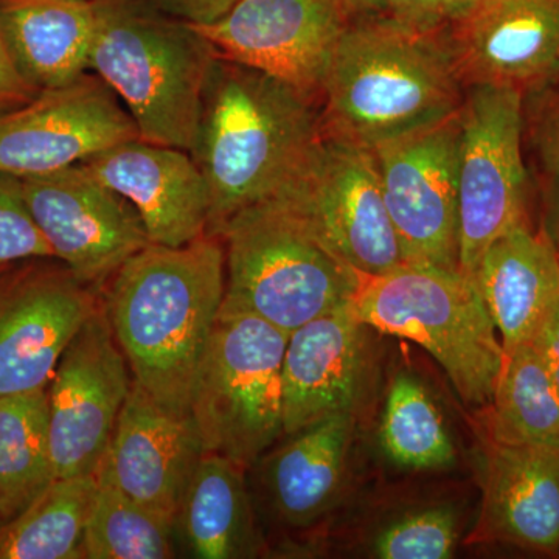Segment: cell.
Returning <instances> with one entry per match:
<instances>
[{"mask_svg": "<svg viewBox=\"0 0 559 559\" xmlns=\"http://www.w3.org/2000/svg\"><path fill=\"white\" fill-rule=\"evenodd\" d=\"M102 290L132 381L162 406L190 412L226 293V250L218 235L176 248L151 242Z\"/></svg>", "mask_w": 559, "mask_h": 559, "instance_id": "6da1fadb", "label": "cell"}, {"mask_svg": "<svg viewBox=\"0 0 559 559\" xmlns=\"http://www.w3.org/2000/svg\"><path fill=\"white\" fill-rule=\"evenodd\" d=\"M320 105L285 81L216 57L205 83L191 157L210 197L209 234L274 200L316 145Z\"/></svg>", "mask_w": 559, "mask_h": 559, "instance_id": "7a4b0ae2", "label": "cell"}, {"mask_svg": "<svg viewBox=\"0 0 559 559\" xmlns=\"http://www.w3.org/2000/svg\"><path fill=\"white\" fill-rule=\"evenodd\" d=\"M465 86L441 32L385 13L353 17L320 95V130L373 151L459 112Z\"/></svg>", "mask_w": 559, "mask_h": 559, "instance_id": "3957f363", "label": "cell"}, {"mask_svg": "<svg viewBox=\"0 0 559 559\" xmlns=\"http://www.w3.org/2000/svg\"><path fill=\"white\" fill-rule=\"evenodd\" d=\"M90 72L105 81L140 139L193 148L215 47L194 25L142 0H95Z\"/></svg>", "mask_w": 559, "mask_h": 559, "instance_id": "277c9868", "label": "cell"}, {"mask_svg": "<svg viewBox=\"0 0 559 559\" xmlns=\"http://www.w3.org/2000/svg\"><path fill=\"white\" fill-rule=\"evenodd\" d=\"M216 235L226 250L223 312L257 316L290 334L359 288L362 275L277 200L242 210Z\"/></svg>", "mask_w": 559, "mask_h": 559, "instance_id": "5b68a950", "label": "cell"}, {"mask_svg": "<svg viewBox=\"0 0 559 559\" xmlns=\"http://www.w3.org/2000/svg\"><path fill=\"white\" fill-rule=\"evenodd\" d=\"M352 305L377 333L425 348L466 404L491 403L503 364L502 342L469 275L403 264L373 277L362 275Z\"/></svg>", "mask_w": 559, "mask_h": 559, "instance_id": "8992f818", "label": "cell"}, {"mask_svg": "<svg viewBox=\"0 0 559 559\" xmlns=\"http://www.w3.org/2000/svg\"><path fill=\"white\" fill-rule=\"evenodd\" d=\"M288 337L257 316L219 312L190 399L204 452L249 469L285 436L283 359Z\"/></svg>", "mask_w": 559, "mask_h": 559, "instance_id": "52a82bcc", "label": "cell"}, {"mask_svg": "<svg viewBox=\"0 0 559 559\" xmlns=\"http://www.w3.org/2000/svg\"><path fill=\"white\" fill-rule=\"evenodd\" d=\"M457 197L459 266L471 277L492 241L532 223L521 91L465 87L459 109Z\"/></svg>", "mask_w": 559, "mask_h": 559, "instance_id": "ba28073f", "label": "cell"}, {"mask_svg": "<svg viewBox=\"0 0 559 559\" xmlns=\"http://www.w3.org/2000/svg\"><path fill=\"white\" fill-rule=\"evenodd\" d=\"M274 200L364 277L406 264L382 194L377 157L369 148L320 135Z\"/></svg>", "mask_w": 559, "mask_h": 559, "instance_id": "9c48e42d", "label": "cell"}, {"mask_svg": "<svg viewBox=\"0 0 559 559\" xmlns=\"http://www.w3.org/2000/svg\"><path fill=\"white\" fill-rule=\"evenodd\" d=\"M131 388L130 366L102 301L62 352L47 385L57 479L97 474Z\"/></svg>", "mask_w": 559, "mask_h": 559, "instance_id": "30bf717a", "label": "cell"}, {"mask_svg": "<svg viewBox=\"0 0 559 559\" xmlns=\"http://www.w3.org/2000/svg\"><path fill=\"white\" fill-rule=\"evenodd\" d=\"M459 112L373 150L406 264L460 271Z\"/></svg>", "mask_w": 559, "mask_h": 559, "instance_id": "8fae6325", "label": "cell"}, {"mask_svg": "<svg viewBox=\"0 0 559 559\" xmlns=\"http://www.w3.org/2000/svg\"><path fill=\"white\" fill-rule=\"evenodd\" d=\"M135 139L138 127L119 97L86 72L0 112V175H49Z\"/></svg>", "mask_w": 559, "mask_h": 559, "instance_id": "7c38bea8", "label": "cell"}, {"mask_svg": "<svg viewBox=\"0 0 559 559\" xmlns=\"http://www.w3.org/2000/svg\"><path fill=\"white\" fill-rule=\"evenodd\" d=\"M21 180L55 260L95 290L151 245L138 210L84 164Z\"/></svg>", "mask_w": 559, "mask_h": 559, "instance_id": "4fadbf2b", "label": "cell"}, {"mask_svg": "<svg viewBox=\"0 0 559 559\" xmlns=\"http://www.w3.org/2000/svg\"><path fill=\"white\" fill-rule=\"evenodd\" d=\"M100 304L98 290L55 259L0 271V396L47 389L62 352Z\"/></svg>", "mask_w": 559, "mask_h": 559, "instance_id": "5bb4252c", "label": "cell"}, {"mask_svg": "<svg viewBox=\"0 0 559 559\" xmlns=\"http://www.w3.org/2000/svg\"><path fill=\"white\" fill-rule=\"evenodd\" d=\"M352 14L340 0H237L194 25L226 60L267 73L320 105L323 81Z\"/></svg>", "mask_w": 559, "mask_h": 559, "instance_id": "9a60e30c", "label": "cell"}, {"mask_svg": "<svg viewBox=\"0 0 559 559\" xmlns=\"http://www.w3.org/2000/svg\"><path fill=\"white\" fill-rule=\"evenodd\" d=\"M441 36L465 87L525 95L559 75V0H477Z\"/></svg>", "mask_w": 559, "mask_h": 559, "instance_id": "2e32d148", "label": "cell"}, {"mask_svg": "<svg viewBox=\"0 0 559 559\" xmlns=\"http://www.w3.org/2000/svg\"><path fill=\"white\" fill-rule=\"evenodd\" d=\"M373 333L352 300L293 331L283 359L285 436L334 415H355L374 382Z\"/></svg>", "mask_w": 559, "mask_h": 559, "instance_id": "e0dca14e", "label": "cell"}, {"mask_svg": "<svg viewBox=\"0 0 559 559\" xmlns=\"http://www.w3.org/2000/svg\"><path fill=\"white\" fill-rule=\"evenodd\" d=\"M204 447L190 412L173 411L132 381L95 476L173 524Z\"/></svg>", "mask_w": 559, "mask_h": 559, "instance_id": "ac0fdd59", "label": "cell"}, {"mask_svg": "<svg viewBox=\"0 0 559 559\" xmlns=\"http://www.w3.org/2000/svg\"><path fill=\"white\" fill-rule=\"evenodd\" d=\"M84 165L131 202L151 242L176 248L209 234L207 183L189 151L135 139Z\"/></svg>", "mask_w": 559, "mask_h": 559, "instance_id": "d6986e66", "label": "cell"}, {"mask_svg": "<svg viewBox=\"0 0 559 559\" xmlns=\"http://www.w3.org/2000/svg\"><path fill=\"white\" fill-rule=\"evenodd\" d=\"M479 516L471 544L559 555V448L485 440Z\"/></svg>", "mask_w": 559, "mask_h": 559, "instance_id": "ffe728a7", "label": "cell"}, {"mask_svg": "<svg viewBox=\"0 0 559 559\" xmlns=\"http://www.w3.org/2000/svg\"><path fill=\"white\" fill-rule=\"evenodd\" d=\"M356 426L355 415L320 419L283 436L253 463L267 509L280 524L311 527L337 506L348 484Z\"/></svg>", "mask_w": 559, "mask_h": 559, "instance_id": "44dd1931", "label": "cell"}, {"mask_svg": "<svg viewBox=\"0 0 559 559\" xmlns=\"http://www.w3.org/2000/svg\"><path fill=\"white\" fill-rule=\"evenodd\" d=\"M471 278L498 329L503 355L538 340L559 308V250L533 223L492 241Z\"/></svg>", "mask_w": 559, "mask_h": 559, "instance_id": "7402d4cb", "label": "cell"}, {"mask_svg": "<svg viewBox=\"0 0 559 559\" xmlns=\"http://www.w3.org/2000/svg\"><path fill=\"white\" fill-rule=\"evenodd\" d=\"M95 28V0H0V31L17 69L38 92L90 72Z\"/></svg>", "mask_w": 559, "mask_h": 559, "instance_id": "603a6c76", "label": "cell"}, {"mask_svg": "<svg viewBox=\"0 0 559 559\" xmlns=\"http://www.w3.org/2000/svg\"><path fill=\"white\" fill-rule=\"evenodd\" d=\"M246 468L204 452L175 521L176 546L194 559H252L264 551Z\"/></svg>", "mask_w": 559, "mask_h": 559, "instance_id": "cb8c5ba5", "label": "cell"}, {"mask_svg": "<svg viewBox=\"0 0 559 559\" xmlns=\"http://www.w3.org/2000/svg\"><path fill=\"white\" fill-rule=\"evenodd\" d=\"M485 440L520 447L559 448V390L535 342L503 355Z\"/></svg>", "mask_w": 559, "mask_h": 559, "instance_id": "d4e9b609", "label": "cell"}, {"mask_svg": "<svg viewBox=\"0 0 559 559\" xmlns=\"http://www.w3.org/2000/svg\"><path fill=\"white\" fill-rule=\"evenodd\" d=\"M55 479L47 389L0 396V518L3 524L20 516Z\"/></svg>", "mask_w": 559, "mask_h": 559, "instance_id": "484cf974", "label": "cell"}, {"mask_svg": "<svg viewBox=\"0 0 559 559\" xmlns=\"http://www.w3.org/2000/svg\"><path fill=\"white\" fill-rule=\"evenodd\" d=\"M97 477L55 479L0 530V559H84L83 540Z\"/></svg>", "mask_w": 559, "mask_h": 559, "instance_id": "4316f807", "label": "cell"}, {"mask_svg": "<svg viewBox=\"0 0 559 559\" xmlns=\"http://www.w3.org/2000/svg\"><path fill=\"white\" fill-rule=\"evenodd\" d=\"M380 441L385 457L407 471L447 469L457 457L436 400L417 377L406 371L390 382Z\"/></svg>", "mask_w": 559, "mask_h": 559, "instance_id": "83f0119b", "label": "cell"}, {"mask_svg": "<svg viewBox=\"0 0 559 559\" xmlns=\"http://www.w3.org/2000/svg\"><path fill=\"white\" fill-rule=\"evenodd\" d=\"M83 551L84 559L179 557L173 524L103 477H97Z\"/></svg>", "mask_w": 559, "mask_h": 559, "instance_id": "f1b7e54d", "label": "cell"}, {"mask_svg": "<svg viewBox=\"0 0 559 559\" xmlns=\"http://www.w3.org/2000/svg\"><path fill=\"white\" fill-rule=\"evenodd\" d=\"M462 530V511L454 503H419L378 525L366 550L378 559H447L457 549Z\"/></svg>", "mask_w": 559, "mask_h": 559, "instance_id": "f546056e", "label": "cell"}, {"mask_svg": "<svg viewBox=\"0 0 559 559\" xmlns=\"http://www.w3.org/2000/svg\"><path fill=\"white\" fill-rule=\"evenodd\" d=\"M532 95L528 128L538 175L540 223L544 234L559 250V75Z\"/></svg>", "mask_w": 559, "mask_h": 559, "instance_id": "4dcf8cb0", "label": "cell"}, {"mask_svg": "<svg viewBox=\"0 0 559 559\" xmlns=\"http://www.w3.org/2000/svg\"><path fill=\"white\" fill-rule=\"evenodd\" d=\"M35 259L55 257L28 210L22 180L0 175V271Z\"/></svg>", "mask_w": 559, "mask_h": 559, "instance_id": "1f68e13d", "label": "cell"}, {"mask_svg": "<svg viewBox=\"0 0 559 559\" xmlns=\"http://www.w3.org/2000/svg\"><path fill=\"white\" fill-rule=\"evenodd\" d=\"M393 20L425 32H441L459 16L455 0H382Z\"/></svg>", "mask_w": 559, "mask_h": 559, "instance_id": "d6a6232c", "label": "cell"}, {"mask_svg": "<svg viewBox=\"0 0 559 559\" xmlns=\"http://www.w3.org/2000/svg\"><path fill=\"white\" fill-rule=\"evenodd\" d=\"M38 91L28 83L11 57L7 40L0 31V112L31 102Z\"/></svg>", "mask_w": 559, "mask_h": 559, "instance_id": "836d02e7", "label": "cell"}, {"mask_svg": "<svg viewBox=\"0 0 559 559\" xmlns=\"http://www.w3.org/2000/svg\"><path fill=\"white\" fill-rule=\"evenodd\" d=\"M191 25H207L218 21L237 0H142Z\"/></svg>", "mask_w": 559, "mask_h": 559, "instance_id": "e575fe53", "label": "cell"}, {"mask_svg": "<svg viewBox=\"0 0 559 559\" xmlns=\"http://www.w3.org/2000/svg\"><path fill=\"white\" fill-rule=\"evenodd\" d=\"M535 344L538 345L540 353H543L551 378H554L555 384H557L559 390V308L551 316L544 330L540 331Z\"/></svg>", "mask_w": 559, "mask_h": 559, "instance_id": "d590c367", "label": "cell"}, {"mask_svg": "<svg viewBox=\"0 0 559 559\" xmlns=\"http://www.w3.org/2000/svg\"><path fill=\"white\" fill-rule=\"evenodd\" d=\"M347 9L352 17L364 16V14L384 13L382 0H340Z\"/></svg>", "mask_w": 559, "mask_h": 559, "instance_id": "8d00e7d4", "label": "cell"}, {"mask_svg": "<svg viewBox=\"0 0 559 559\" xmlns=\"http://www.w3.org/2000/svg\"><path fill=\"white\" fill-rule=\"evenodd\" d=\"M476 2H477V0H455V3H457V5H459L460 14H462L463 11L468 10L469 7L474 5V3H476ZM460 14H459V16H460Z\"/></svg>", "mask_w": 559, "mask_h": 559, "instance_id": "74e56055", "label": "cell"}, {"mask_svg": "<svg viewBox=\"0 0 559 559\" xmlns=\"http://www.w3.org/2000/svg\"><path fill=\"white\" fill-rule=\"evenodd\" d=\"M3 527V521H2V518H0V530H2Z\"/></svg>", "mask_w": 559, "mask_h": 559, "instance_id": "f35d334b", "label": "cell"}]
</instances>
